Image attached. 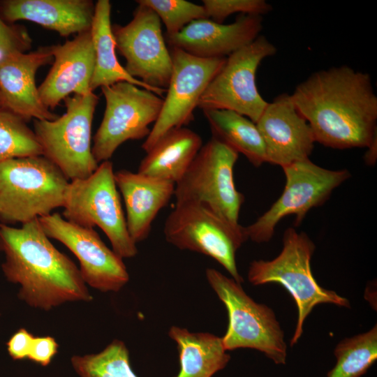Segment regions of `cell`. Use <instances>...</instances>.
Masks as SVG:
<instances>
[{"label": "cell", "instance_id": "obj_13", "mask_svg": "<svg viewBox=\"0 0 377 377\" xmlns=\"http://www.w3.org/2000/svg\"><path fill=\"white\" fill-rule=\"evenodd\" d=\"M170 52L172 74L159 116L142 145L146 152L168 132L194 119L193 112L202 94L226 60L200 58L175 47Z\"/></svg>", "mask_w": 377, "mask_h": 377}, {"label": "cell", "instance_id": "obj_2", "mask_svg": "<svg viewBox=\"0 0 377 377\" xmlns=\"http://www.w3.org/2000/svg\"><path fill=\"white\" fill-rule=\"evenodd\" d=\"M0 251L4 276L20 286L17 295L31 307L49 311L93 300L79 268L52 244L38 219L20 228L0 223Z\"/></svg>", "mask_w": 377, "mask_h": 377}, {"label": "cell", "instance_id": "obj_18", "mask_svg": "<svg viewBox=\"0 0 377 377\" xmlns=\"http://www.w3.org/2000/svg\"><path fill=\"white\" fill-rule=\"evenodd\" d=\"M52 66L38 87L42 103L50 110L71 94L91 92L95 54L91 31L77 34L64 44L52 45Z\"/></svg>", "mask_w": 377, "mask_h": 377}, {"label": "cell", "instance_id": "obj_4", "mask_svg": "<svg viewBox=\"0 0 377 377\" xmlns=\"http://www.w3.org/2000/svg\"><path fill=\"white\" fill-rule=\"evenodd\" d=\"M314 250L315 245L306 233L288 228L283 233V249L279 255L272 260L253 261L248 272V279L253 285L279 283L294 298L298 316L290 340L292 346L297 343L303 332L305 318L316 305L330 303L350 306L347 299L322 288L315 280L310 266Z\"/></svg>", "mask_w": 377, "mask_h": 377}, {"label": "cell", "instance_id": "obj_10", "mask_svg": "<svg viewBox=\"0 0 377 377\" xmlns=\"http://www.w3.org/2000/svg\"><path fill=\"white\" fill-rule=\"evenodd\" d=\"M101 91L105 109L91 147L98 163L110 160L126 141L147 138L163 103L154 92L127 82L101 87Z\"/></svg>", "mask_w": 377, "mask_h": 377}, {"label": "cell", "instance_id": "obj_25", "mask_svg": "<svg viewBox=\"0 0 377 377\" xmlns=\"http://www.w3.org/2000/svg\"><path fill=\"white\" fill-rule=\"evenodd\" d=\"M202 111L213 138L243 154L256 167L267 163L265 145L254 122L232 110Z\"/></svg>", "mask_w": 377, "mask_h": 377}, {"label": "cell", "instance_id": "obj_29", "mask_svg": "<svg viewBox=\"0 0 377 377\" xmlns=\"http://www.w3.org/2000/svg\"><path fill=\"white\" fill-rule=\"evenodd\" d=\"M136 2L156 13L165 26V36L177 34L192 21L208 18L202 5L185 0H138Z\"/></svg>", "mask_w": 377, "mask_h": 377}, {"label": "cell", "instance_id": "obj_16", "mask_svg": "<svg viewBox=\"0 0 377 377\" xmlns=\"http://www.w3.org/2000/svg\"><path fill=\"white\" fill-rule=\"evenodd\" d=\"M256 124L265 145L267 163L283 168L309 158L315 138L290 94L283 93L268 103Z\"/></svg>", "mask_w": 377, "mask_h": 377}, {"label": "cell", "instance_id": "obj_14", "mask_svg": "<svg viewBox=\"0 0 377 377\" xmlns=\"http://www.w3.org/2000/svg\"><path fill=\"white\" fill-rule=\"evenodd\" d=\"M133 19L112 26L116 49L125 58V70L133 77L156 89H166L172 71L161 20L150 8L138 3Z\"/></svg>", "mask_w": 377, "mask_h": 377}, {"label": "cell", "instance_id": "obj_34", "mask_svg": "<svg viewBox=\"0 0 377 377\" xmlns=\"http://www.w3.org/2000/svg\"><path fill=\"white\" fill-rule=\"evenodd\" d=\"M376 140L377 138L367 147L368 150L366 152L365 161L369 164H374L376 159Z\"/></svg>", "mask_w": 377, "mask_h": 377}, {"label": "cell", "instance_id": "obj_24", "mask_svg": "<svg viewBox=\"0 0 377 377\" xmlns=\"http://www.w3.org/2000/svg\"><path fill=\"white\" fill-rule=\"evenodd\" d=\"M168 334L179 351L180 370L177 377H212L230 359L221 338L214 334L191 332L177 326H172Z\"/></svg>", "mask_w": 377, "mask_h": 377}, {"label": "cell", "instance_id": "obj_23", "mask_svg": "<svg viewBox=\"0 0 377 377\" xmlns=\"http://www.w3.org/2000/svg\"><path fill=\"white\" fill-rule=\"evenodd\" d=\"M111 4L108 0H98L95 3L91 27L94 50L95 63L90 89L127 82L140 88L149 90L162 96L166 89L151 87L141 80L131 76L119 62L116 55V43L110 21Z\"/></svg>", "mask_w": 377, "mask_h": 377}, {"label": "cell", "instance_id": "obj_26", "mask_svg": "<svg viewBox=\"0 0 377 377\" xmlns=\"http://www.w3.org/2000/svg\"><path fill=\"white\" fill-rule=\"evenodd\" d=\"M334 355L337 363L327 377H361L377 359L376 325L365 333L340 341Z\"/></svg>", "mask_w": 377, "mask_h": 377}, {"label": "cell", "instance_id": "obj_31", "mask_svg": "<svg viewBox=\"0 0 377 377\" xmlns=\"http://www.w3.org/2000/svg\"><path fill=\"white\" fill-rule=\"evenodd\" d=\"M31 43L24 27L9 24L0 15V54L26 52L31 49Z\"/></svg>", "mask_w": 377, "mask_h": 377}, {"label": "cell", "instance_id": "obj_7", "mask_svg": "<svg viewBox=\"0 0 377 377\" xmlns=\"http://www.w3.org/2000/svg\"><path fill=\"white\" fill-rule=\"evenodd\" d=\"M205 274L228 311V326L221 338L225 350L253 348L277 364H286L284 334L274 311L256 302L244 291L241 283L218 270L207 268Z\"/></svg>", "mask_w": 377, "mask_h": 377}, {"label": "cell", "instance_id": "obj_3", "mask_svg": "<svg viewBox=\"0 0 377 377\" xmlns=\"http://www.w3.org/2000/svg\"><path fill=\"white\" fill-rule=\"evenodd\" d=\"M69 183L43 156L0 163V223L24 224L62 207Z\"/></svg>", "mask_w": 377, "mask_h": 377}, {"label": "cell", "instance_id": "obj_6", "mask_svg": "<svg viewBox=\"0 0 377 377\" xmlns=\"http://www.w3.org/2000/svg\"><path fill=\"white\" fill-rule=\"evenodd\" d=\"M66 111L54 120H34L43 156L71 181L89 177L98 168L91 151V125L98 97L91 91L64 100Z\"/></svg>", "mask_w": 377, "mask_h": 377}, {"label": "cell", "instance_id": "obj_33", "mask_svg": "<svg viewBox=\"0 0 377 377\" xmlns=\"http://www.w3.org/2000/svg\"><path fill=\"white\" fill-rule=\"evenodd\" d=\"M34 338L25 328L19 329L6 343L9 355L15 360L28 358Z\"/></svg>", "mask_w": 377, "mask_h": 377}, {"label": "cell", "instance_id": "obj_32", "mask_svg": "<svg viewBox=\"0 0 377 377\" xmlns=\"http://www.w3.org/2000/svg\"><path fill=\"white\" fill-rule=\"evenodd\" d=\"M58 348V343L52 337H35L28 359L42 366H47L57 353Z\"/></svg>", "mask_w": 377, "mask_h": 377}, {"label": "cell", "instance_id": "obj_30", "mask_svg": "<svg viewBox=\"0 0 377 377\" xmlns=\"http://www.w3.org/2000/svg\"><path fill=\"white\" fill-rule=\"evenodd\" d=\"M202 3L208 18L218 23L234 13L262 16L272 10L265 0H203Z\"/></svg>", "mask_w": 377, "mask_h": 377}, {"label": "cell", "instance_id": "obj_1", "mask_svg": "<svg viewBox=\"0 0 377 377\" xmlns=\"http://www.w3.org/2000/svg\"><path fill=\"white\" fill-rule=\"evenodd\" d=\"M316 142L368 147L377 138V96L369 74L342 65L313 73L290 94Z\"/></svg>", "mask_w": 377, "mask_h": 377}, {"label": "cell", "instance_id": "obj_27", "mask_svg": "<svg viewBox=\"0 0 377 377\" xmlns=\"http://www.w3.org/2000/svg\"><path fill=\"white\" fill-rule=\"evenodd\" d=\"M71 361L80 377H138L131 369L125 343L117 339L98 353L74 355Z\"/></svg>", "mask_w": 377, "mask_h": 377}, {"label": "cell", "instance_id": "obj_17", "mask_svg": "<svg viewBox=\"0 0 377 377\" xmlns=\"http://www.w3.org/2000/svg\"><path fill=\"white\" fill-rule=\"evenodd\" d=\"M52 62V45L28 53L0 54L1 108L25 121L56 119L59 116L42 103L35 80L38 70Z\"/></svg>", "mask_w": 377, "mask_h": 377}, {"label": "cell", "instance_id": "obj_8", "mask_svg": "<svg viewBox=\"0 0 377 377\" xmlns=\"http://www.w3.org/2000/svg\"><path fill=\"white\" fill-rule=\"evenodd\" d=\"M163 233L168 243L212 258L235 281H243L235 256L248 239L244 226L229 223L205 205L184 202H176L165 221Z\"/></svg>", "mask_w": 377, "mask_h": 377}, {"label": "cell", "instance_id": "obj_11", "mask_svg": "<svg viewBox=\"0 0 377 377\" xmlns=\"http://www.w3.org/2000/svg\"><path fill=\"white\" fill-rule=\"evenodd\" d=\"M276 53V47L265 36L232 53L202 94L198 107L205 110L236 112L255 124L267 105L256 85L260 63Z\"/></svg>", "mask_w": 377, "mask_h": 377}, {"label": "cell", "instance_id": "obj_20", "mask_svg": "<svg viewBox=\"0 0 377 377\" xmlns=\"http://www.w3.org/2000/svg\"><path fill=\"white\" fill-rule=\"evenodd\" d=\"M114 180L125 205L128 233L135 243L142 242L174 195L175 184L127 170L114 172Z\"/></svg>", "mask_w": 377, "mask_h": 377}, {"label": "cell", "instance_id": "obj_5", "mask_svg": "<svg viewBox=\"0 0 377 377\" xmlns=\"http://www.w3.org/2000/svg\"><path fill=\"white\" fill-rule=\"evenodd\" d=\"M62 207L63 217L68 221L85 228L99 227L121 258L138 253L128 231L110 160L101 162L89 177L70 181Z\"/></svg>", "mask_w": 377, "mask_h": 377}, {"label": "cell", "instance_id": "obj_22", "mask_svg": "<svg viewBox=\"0 0 377 377\" xmlns=\"http://www.w3.org/2000/svg\"><path fill=\"white\" fill-rule=\"evenodd\" d=\"M202 146L200 136L192 130L186 127L172 129L147 152L138 172L177 184Z\"/></svg>", "mask_w": 377, "mask_h": 377}, {"label": "cell", "instance_id": "obj_19", "mask_svg": "<svg viewBox=\"0 0 377 377\" xmlns=\"http://www.w3.org/2000/svg\"><path fill=\"white\" fill-rule=\"evenodd\" d=\"M263 17L239 15L224 24L209 18L192 21L179 33L165 36L170 47L200 58L226 57L253 41L263 29Z\"/></svg>", "mask_w": 377, "mask_h": 377}, {"label": "cell", "instance_id": "obj_35", "mask_svg": "<svg viewBox=\"0 0 377 377\" xmlns=\"http://www.w3.org/2000/svg\"><path fill=\"white\" fill-rule=\"evenodd\" d=\"M1 107H0V110H1Z\"/></svg>", "mask_w": 377, "mask_h": 377}, {"label": "cell", "instance_id": "obj_9", "mask_svg": "<svg viewBox=\"0 0 377 377\" xmlns=\"http://www.w3.org/2000/svg\"><path fill=\"white\" fill-rule=\"evenodd\" d=\"M238 153L212 138L202 145L183 177L175 184L176 202L207 205L233 225L244 197L236 188L234 167Z\"/></svg>", "mask_w": 377, "mask_h": 377}, {"label": "cell", "instance_id": "obj_28", "mask_svg": "<svg viewBox=\"0 0 377 377\" xmlns=\"http://www.w3.org/2000/svg\"><path fill=\"white\" fill-rule=\"evenodd\" d=\"M43 156L34 131L17 115L0 110V163L4 161Z\"/></svg>", "mask_w": 377, "mask_h": 377}, {"label": "cell", "instance_id": "obj_12", "mask_svg": "<svg viewBox=\"0 0 377 377\" xmlns=\"http://www.w3.org/2000/svg\"><path fill=\"white\" fill-rule=\"evenodd\" d=\"M282 168L286 177L282 194L255 222L244 227L248 239L254 242L269 241L277 223L288 215H294L295 225L300 224L311 208L323 205L350 177L347 170L325 169L309 158Z\"/></svg>", "mask_w": 377, "mask_h": 377}, {"label": "cell", "instance_id": "obj_21", "mask_svg": "<svg viewBox=\"0 0 377 377\" xmlns=\"http://www.w3.org/2000/svg\"><path fill=\"white\" fill-rule=\"evenodd\" d=\"M95 3L90 0H4L0 15L6 22L27 20L62 37L91 29Z\"/></svg>", "mask_w": 377, "mask_h": 377}, {"label": "cell", "instance_id": "obj_15", "mask_svg": "<svg viewBox=\"0 0 377 377\" xmlns=\"http://www.w3.org/2000/svg\"><path fill=\"white\" fill-rule=\"evenodd\" d=\"M49 238L66 246L77 258L84 282L101 292H117L128 281L123 258L102 241L97 232L66 220L59 213L39 217Z\"/></svg>", "mask_w": 377, "mask_h": 377}]
</instances>
